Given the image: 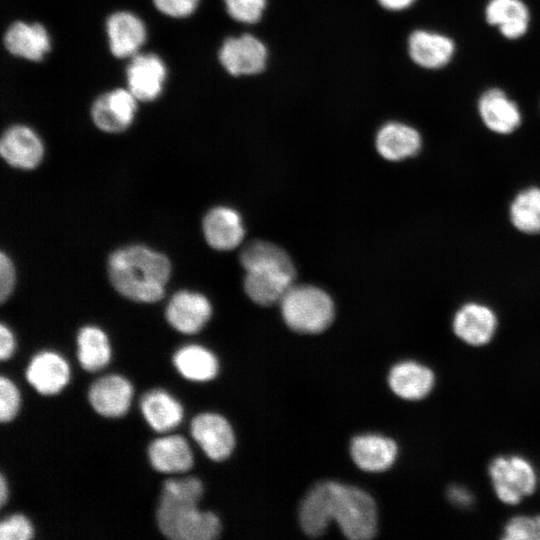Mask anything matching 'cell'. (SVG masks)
Wrapping results in <instances>:
<instances>
[{
	"label": "cell",
	"mask_w": 540,
	"mask_h": 540,
	"mask_svg": "<svg viewBox=\"0 0 540 540\" xmlns=\"http://www.w3.org/2000/svg\"><path fill=\"white\" fill-rule=\"evenodd\" d=\"M202 494V482L196 477L164 482L156 513L163 535L173 540H211L219 536V518L198 509Z\"/></svg>",
	"instance_id": "obj_3"
},
{
	"label": "cell",
	"mask_w": 540,
	"mask_h": 540,
	"mask_svg": "<svg viewBox=\"0 0 540 540\" xmlns=\"http://www.w3.org/2000/svg\"><path fill=\"white\" fill-rule=\"evenodd\" d=\"M489 475L497 497L505 504H518L536 487L534 468L520 456L495 458L489 465Z\"/></svg>",
	"instance_id": "obj_6"
},
{
	"label": "cell",
	"mask_w": 540,
	"mask_h": 540,
	"mask_svg": "<svg viewBox=\"0 0 540 540\" xmlns=\"http://www.w3.org/2000/svg\"><path fill=\"white\" fill-rule=\"evenodd\" d=\"M478 110L485 126L495 133H511L521 123L518 106L499 88L488 89L481 95Z\"/></svg>",
	"instance_id": "obj_19"
},
{
	"label": "cell",
	"mask_w": 540,
	"mask_h": 540,
	"mask_svg": "<svg viewBox=\"0 0 540 540\" xmlns=\"http://www.w3.org/2000/svg\"><path fill=\"white\" fill-rule=\"evenodd\" d=\"M8 499V486L3 474L0 475V505L4 506Z\"/></svg>",
	"instance_id": "obj_39"
},
{
	"label": "cell",
	"mask_w": 540,
	"mask_h": 540,
	"mask_svg": "<svg viewBox=\"0 0 540 540\" xmlns=\"http://www.w3.org/2000/svg\"><path fill=\"white\" fill-rule=\"evenodd\" d=\"M300 524L311 536L322 535L329 523H338L342 533L352 540H366L376 533L377 509L365 491L338 482H321L304 498Z\"/></svg>",
	"instance_id": "obj_1"
},
{
	"label": "cell",
	"mask_w": 540,
	"mask_h": 540,
	"mask_svg": "<svg viewBox=\"0 0 540 540\" xmlns=\"http://www.w3.org/2000/svg\"><path fill=\"white\" fill-rule=\"evenodd\" d=\"M34 530L30 521L22 514H14L0 523L1 540H29Z\"/></svg>",
	"instance_id": "obj_33"
},
{
	"label": "cell",
	"mask_w": 540,
	"mask_h": 540,
	"mask_svg": "<svg viewBox=\"0 0 540 540\" xmlns=\"http://www.w3.org/2000/svg\"><path fill=\"white\" fill-rule=\"evenodd\" d=\"M200 0H153L155 8L163 15L183 19L191 16L197 9Z\"/></svg>",
	"instance_id": "obj_34"
},
{
	"label": "cell",
	"mask_w": 540,
	"mask_h": 540,
	"mask_svg": "<svg viewBox=\"0 0 540 540\" xmlns=\"http://www.w3.org/2000/svg\"><path fill=\"white\" fill-rule=\"evenodd\" d=\"M280 303L285 323L299 333L322 332L334 318L332 299L315 286L292 285Z\"/></svg>",
	"instance_id": "obj_5"
},
{
	"label": "cell",
	"mask_w": 540,
	"mask_h": 540,
	"mask_svg": "<svg viewBox=\"0 0 540 540\" xmlns=\"http://www.w3.org/2000/svg\"><path fill=\"white\" fill-rule=\"evenodd\" d=\"M388 382L397 396L414 401L426 397L431 392L435 376L427 366L405 361L396 364L391 369Z\"/></svg>",
	"instance_id": "obj_21"
},
{
	"label": "cell",
	"mask_w": 540,
	"mask_h": 540,
	"mask_svg": "<svg viewBox=\"0 0 540 540\" xmlns=\"http://www.w3.org/2000/svg\"><path fill=\"white\" fill-rule=\"evenodd\" d=\"M6 50L17 58L32 62L42 61L51 51V36L38 22L15 21L3 37Z\"/></svg>",
	"instance_id": "obj_13"
},
{
	"label": "cell",
	"mask_w": 540,
	"mask_h": 540,
	"mask_svg": "<svg viewBox=\"0 0 540 540\" xmlns=\"http://www.w3.org/2000/svg\"><path fill=\"white\" fill-rule=\"evenodd\" d=\"M127 89L139 102H152L160 97L168 77L164 60L155 53H137L126 67Z\"/></svg>",
	"instance_id": "obj_8"
},
{
	"label": "cell",
	"mask_w": 540,
	"mask_h": 540,
	"mask_svg": "<svg viewBox=\"0 0 540 540\" xmlns=\"http://www.w3.org/2000/svg\"><path fill=\"white\" fill-rule=\"evenodd\" d=\"M448 496L450 501L457 506L466 507L472 502V495L462 487H451L448 491Z\"/></svg>",
	"instance_id": "obj_37"
},
{
	"label": "cell",
	"mask_w": 540,
	"mask_h": 540,
	"mask_svg": "<svg viewBox=\"0 0 540 540\" xmlns=\"http://www.w3.org/2000/svg\"><path fill=\"white\" fill-rule=\"evenodd\" d=\"M26 379L38 393L54 395L69 382L70 368L67 361L58 353L42 351L29 362Z\"/></svg>",
	"instance_id": "obj_17"
},
{
	"label": "cell",
	"mask_w": 540,
	"mask_h": 540,
	"mask_svg": "<svg viewBox=\"0 0 540 540\" xmlns=\"http://www.w3.org/2000/svg\"><path fill=\"white\" fill-rule=\"evenodd\" d=\"M228 14L236 21L256 23L262 17L266 0H224Z\"/></svg>",
	"instance_id": "obj_31"
},
{
	"label": "cell",
	"mask_w": 540,
	"mask_h": 540,
	"mask_svg": "<svg viewBox=\"0 0 540 540\" xmlns=\"http://www.w3.org/2000/svg\"><path fill=\"white\" fill-rule=\"evenodd\" d=\"M211 315L209 299L202 293L186 289L174 293L165 309L167 322L183 334L199 332Z\"/></svg>",
	"instance_id": "obj_11"
},
{
	"label": "cell",
	"mask_w": 540,
	"mask_h": 540,
	"mask_svg": "<svg viewBox=\"0 0 540 540\" xmlns=\"http://www.w3.org/2000/svg\"><path fill=\"white\" fill-rule=\"evenodd\" d=\"M0 154L5 163L19 170L36 169L45 155V146L39 134L30 126H9L0 139Z\"/></svg>",
	"instance_id": "obj_9"
},
{
	"label": "cell",
	"mask_w": 540,
	"mask_h": 540,
	"mask_svg": "<svg viewBox=\"0 0 540 540\" xmlns=\"http://www.w3.org/2000/svg\"><path fill=\"white\" fill-rule=\"evenodd\" d=\"M267 55L265 45L251 34L227 38L218 52L221 65L233 76L260 73L265 68Z\"/></svg>",
	"instance_id": "obj_10"
},
{
	"label": "cell",
	"mask_w": 540,
	"mask_h": 540,
	"mask_svg": "<svg viewBox=\"0 0 540 540\" xmlns=\"http://www.w3.org/2000/svg\"><path fill=\"white\" fill-rule=\"evenodd\" d=\"M140 408L147 423L157 432H166L175 428L183 418L180 402L161 389L151 390L144 394Z\"/></svg>",
	"instance_id": "obj_25"
},
{
	"label": "cell",
	"mask_w": 540,
	"mask_h": 540,
	"mask_svg": "<svg viewBox=\"0 0 540 540\" xmlns=\"http://www.w3.org/2000/svg\"><path fill=\"white\" fill-rule=\"evenodd\" d=\"M171 272V261L166 254L142 244L120 247L107 259L112 287L121 296L139 303L161 300Z\"/></svg>",
	"instance_id": "obj_2"
},
{
	"label": "cell",
	"mask_w": 540,
	"mask_h": 540,
	"mask_svg": "<svg viewBox=\"0 0 540 540\" xmlns=\"http://www.w3.org/2000/svg\"><path fill=\"white\" fill-rule=\"evenodd\" d=\"M133 387L120 375H107L96 380L90 387L88 399L93 409L109 418L121 417L131 404Z\"/></svg>",
	"instance_id": "obj_15"
},
{
	"label": "cell",
	"mask_w": 540,
	"mask_h": 540,
	"mask_svg": "<svg viewBox=\"0 0 540 540\" xmlns=\"http://www.w3.org/2000/svg\"><path fill=\"white\" fill-rule=\"evenodd\" d=\"M77 356L86 371L103 369L111 359V347L106 333L97 326L82 327L77 335Z\"/></svg>",
	"instance_id": "obj_28"
},
{
	"label": "cell",
	"mask_w": 540,
	"mask_h": 540,
	"mask_svg": "<svg viewBox=\"0 0 540 540\" xmlns=\"http://www.w3.org/2000/svg\"><path fill=\"white\" fill-rule=\"evenodd\" d=\"M139 101L127 88H114L99 95L92 103L90 116L102 132L126 131L134 122Z\"/></svg>",
	"instance_id": "obj_7"
},
{
	"label": "cell",
	"mask_w": 540,
	"mask_h": 540,
	"mask_svg": "<svg viewBox=\"0 0 540 540\" xmlns=\"http://www.w3.org/2000/svg\"><path fill=\"white\" fill-rule=\"evenodd\" d=\"M105 30L109 50L119 59L131 58L139 53L147 39L145 23L128 10L111 13L106 19Z\"/></svg>",
	"instance_id": "obj_12"
},
{
	"label": "cell",
	"mask_w": 540,
	"mask_h": 540,
	"mask_svg": "<svg viewBox=\"0 0 540 540\" xmlns=\"http://www.w3.org/2000/svg\"><path fill=\"white\" fill-rule=\"evenodd\" d=\"M191 434L205 454L214 461L225 460L235 444L228 421L215 413H202L191 422Z\"/></svg>",
	"instance_id": "obj_14"
},
{
	"label": "cell",
	"mask_w": 540,
	"mask_h": 540,
	"mask_svg": "<svg viewBox=\"0 0 540 540\" xmlns=\"http://www.w3.org/2000/svg\"><path fill=\"white\" fill-rule=\"evenodd\" d=\"M240 259L246 270L245 292L255 303L271 305L280 301L292 286L294 266L280 247L254 241L243 249Z\"/></svg>",
	"instance_id": "obj_4"
},
{
	"label": "cell",
	"mask_w": 540,
	"mask_h": 540,
	"mask_svg": "<svg viewBox=\"0 0 540 540\" xmlns=\"http://www.w3.org/2000/svg\"><path fill=\"white\" fill-rule=\"evenodd\" d=\"M15 350V338L8 326L0 325V359H9Z\"/></svg>",
	"instance_id": "obj_36"
},
{
	"label": "cell",
	"mask_w": 540,
	"mask_h": 540,
	"mask_svg": "<svg viewBox=\"0 0 540 540\" xmlns=\"http://www.w3.org/2000/svg\"><path fill=\"white\" fill-rule=\"evenodd\" d=\"M396 443L380 435H361L352 440L351 456L356 465L369 472H381L392 466L397 456Z\"/></svg>",
	"instance_id": "obj_22"
},
{
	"label": "cell",
	"mask_w": 540,
	"mask_h": 540,
	"mask_svg": "<svg viewBox=\"0 0 540 540\" xmlns=\"http://www.w3.org/2000/svg\"><path fill=\"white\" fill-rule=\"evenodd\" d=\"M16 268L11 257L1 251L0 253V300L5 302L13 293L16 285Z\"/></svg>",
	"instance_id": "obj_35"
},
{
	"label": "cell",
	"mask_w": 540,
	"mask_h": 540,
	"mask_svg": "<svg viewBox=\"0 0 540 540\" xmlns=\"http://www.w3.org/2000/svg\"><path fill=\"white\" fill-rule=\"evenodd\" d=\"M452 327L455 335L465 343L482 346L492 339L497 318L489 307L479 303H467L456 312Z\"/></svg>",
	"instance_id": "obj_18"
},
{
	"label": "cell",
	"mask_w": 540,
	"mask_h": 540,
	"mask_svg": "<svg viewBox=\"0 0 540 540\" xmlns=\"http://www.w3.org/2000/svg\"><path fill=\"white\" fill-rule=\"evenodd\" d=\"M173 364L178 372L191 381H209L218 372V361L214 354L200 345H186L176 351Z\"/></svg>",
	"instance_id": "obj_27"
},
{
	"label": "cell",
	"mask_w": 540,
	"mask_h": 540,
	"mask_svg": "<svg viewBox=\"0 0 540 540\" xmlns=\"http://www.w3.org/2000/svg\"><path fill=\"white\" fill-rule=\"evenodd\" d=\"M503 539L540 540V515L517 516L506 524Z\"/></svg>",
	"instance_id": "obj_30"
},
{
	"label": "cell",
	"mask_w": 540,
	"mask_h": 540,
	"mask_svg": "<svg viewBox=\"0 0 540 540\" xmlns=\"http://www.w3.org/2000/svg\"><path fill=\"white\" fill-rule=\"evenodd\" d=\"M485 16L508 39H517L528 29L529 10L521 0H490Z\"/></svg>",
	"instance_id": "obj_26"
},
{
	"label": "cell",
	"mask_w": 540,
	"mask_h": 540,
	"mask_svg": "<svg viewBox=\"0 0 540 540\" xmlns=\"http://www.w3.org/2000/svg\"><path fill=\"white\" fill-rule=\"evenodd\" d=\"M379 154L389 161H400L415 155L421 148L419 132L404 123L389 122L383 125L376 136Z\"/></svg>",
	"instance_id": "obj_24"
},
{
	"label": "cell",
	"mask_w": 540,
	"mask_h": 540,
	"mask_svg": "<svg viewBox=\"0 0 540 540\" xmlns=\"http://www.w3.org/2000/svg\"><path fill=\"white\" fill-rule=\"evenodd\" d=\"M153 468L162 473H183L193 465V454L185 438L169 435L155 439L148 448Z\"/></svg>",
	"instance_id": "obj_23"
},
{
	"label": "cell",
	"mask_w": 540,
	"mask_h": 540,
	"mask_svg": "<svg viewBox=\"0 0 540 540\" xmlns=\"http://www.w3.org/2000/svg\"><path fill=\"white\" fill-rule=\"evenodd\" d=\"M202 231L207 244L219 251L234 249L245 234L241 216L227 206L210 209L203 218Z\"/></svg>",
	"instance_id": "obj_16"
},
{
	"label": "cell",
	"mask_w": 540,
	"mask_h": 540,
	"mask_svg": "<svg viewBox=\"0 0 540 540\" xmlns=\"http://www.w3.org/2000/svg\"><path fill=\"white\" fill-rule=\"evenodd\" d=\"M510 219L523 233H540V188L525 189L515 197L510 206Z\"/></svg>",
	"instance_id": "obj_29"
},
{
	"label": "cell",
	"mask_w": 540,
	"mask_h": 540,
	"mask_svg": "<svg viewBox=\"0 0 540 540\" xmlns=\"http://www.w3.org/2000/svg\"><path fill=\"white\" fill-rule=\"evenodd\" d=\"M386 9L399 11L409 7L415 0H378Z\"/></svg>",
	"instance_id": "obj_38"
},
{
	"label": "cell",
	"mask_w": 540,
	"mask_h": 540,
	"mask_svg": "<svg viewBox=\"0 0 540 540\" xmlns=\"http://www.w3.org/2000/svg\"><path fill=\"white\" fill-rule=\"evenodd\" d=\"M20 407V393L15 384L8 378H0V420L11 421Z\"/></svg>",
	"instance_id": "obj_32"
},
{
	"label": "cell",
	"mask_w": 540,
	"mask_h": 540,
	"mask_svg": "<svg viewBox=\"0 0 540 540\" xmlns=\"http://www.w3.org/2000/svg\"><path fill=\"white\" fill-rule=\"evenodd\" d=\"M455 45L449 37L426 30H415L408 39V52L417 65L427 69L445 66L451 60Z\"/></svg>",
	"instance_id": "obj_20"
}]
</instances>
